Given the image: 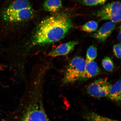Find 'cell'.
Here are the masks:
<instances>
[{
    "label": "cell",
    "instance_id": "cell-9",
    "mask_svg": "<svg viewBox=\"0 0 121 121\" xmlns=\"http://www.w3.org/2000/svg\"><path fill=\"white\" fill-rule=\"evenodd\" d=\"M100 72L97 63L94 61H86L84 72L79 80L80 82L86 81L96 76Z\"/></svg>",
    "mask_w": 121,
    "mask_h": 121
},
{
    "label": "cell",
    "instance_id": "cell-17",
    "mask_svg": "<svg viewBox=\"0 0 121 121\" xmlns=\"http://www.w3.org/2000/svg\"><path fill=\"white\" fill-rule=\"evenodd\" d=\"M121 43L114 45L113 48V52L114 55L117 58H121Z\"/></svg>",
    "mask_w": 121,
    "mask_h": 121
},
{
    "label": "cell",
    "instance_id": "cell-11",
    "mask_svg": "<svg viewBox=\"0 0 121 121\" xmlns=\"http://www.w3.org/2000/svg\"><path fill=\"white\" fill-rule=\"evenodd\" d=\"M62 7L61 0H46L43 4L45 10L52 13H56Z\"/></svg>",
    "mask_w": 121,
    "mask_h": 121
},
{
    "label": "cell",
    "instance_id": "cell-10",
    "mask_svg": "<svg viewBox=\"0 0 121 121\" xmlns=\"http://www.w3.org/2000/svg\"><path fill=\"white\" fill-rule=\"evenodd\" d=\"M121 84L119 80L110 87L108 97L112 100L117 102H121Z\"/></svg>",
    "mask_w": 121,
    "mask_h": 121
},
{
    "label": "cell",
    "instance_id": "cell-8",
    "mask_svg": "<svg viewBox=\"0 0 121 121\" xmlns=\"http://www.w3.org/2000/svg\"><path fill=\"white\" fill-rule=\"evenodd\" d=\"M78 43L77 41H73L62 44L50 52L48 56L55 57L67 55L72 52Z\"/></svg>",
    "mask_w": 121,
    "mask_h": 121
},
{
    "label": "cell",
    "instance_id": "cell-7",
    "mask_svg": "<svg viewBox=\"0 0 121 121\" xmlns=\"http://www.w3.org/2000/svg\"><path fill=\"white\" fill-rule=\"evenodd\" d=\"M115 23L109 21L104 24L92 37L102 42H105L116 28Z\"/></svg>",
    "mask_w": 121,
    "mask_h": 121
},
{
    "label": "cell",
    "instance_id": "cell-13",
    "mask_svg": "<svg viewBox=\"0 0 121 121\" xmlns=\"http://www.w3.org/2000/svg\"><path fill=\"white\" fill-rule=\"evenodd\" d=\"M98 26L97 22L95 21H90L82 25L81 29L82 31L86 32H92L96 31Z\"/></svg>",
    "mask_w": 121,
    "mask_h": 121
},
{
    "label": "cell",
    "instance_id": "cell-12",
    "mask_svg": "<svg viewBox=\"0 0 121 121\" xmlns=\"http://www.w3.org/2000/svg\"><path fill=\"white\" fill-rule=\"evenodd\" d=\"M84 118L85 121H118L92 112L86 113L84 116Z\"/></svg>",
    "mask_w": 121,
    "mask_h": 121
},
{
    "label": "cell",
    "instance_id": "cell-3",
    "mask_svg": "<svg viewBox=\"0 0 121 121\" xmlns=\"http://www.w3.org/2000/svg\"><path fill=\"white\" fill-rule=\"evenodd\" d=\"M34 10L27 0H15L4 10L2 18L10 23L24 22L31 19Z\"/></svg>",
    "mask_w": 121,
    "mask_h": 121
},
{
    "label": "cell",
    "instance_id": "cell-15",
    "mask_svg": "<svg viewBox=\"0 0 121 121\" xmlns=\"http://www.w3.org/2000/svg\"><path fill=\"white\" fill-rule=\"evenodd\" d=\"M102 64L103 67L106 70L111 72L114 69L112 60L108 57H106L102 60Z\"/></svg>",
    "mask_w": 121,
    "mask_h": 121
},
{
    "label": "cell",
    "instance_id": "cell-14",
    "mask_svg": "<svg viewBox=\"0 0 121 121\" xmlns=\"http://www.w3.org/2000/svg\"><path fill=\"white\" fill-rule=\"evenodd\" d=\"M97 49L95 46H90L88 49L86 61H94L97 56Z\"/></svg>",
    "mask_w": 121,
    "mask_h": 121
},
{
    "label": "cell",
    "instance_id": "cell-4",
    "mask_svg": "<svg viewBox=\"0 0 121 121\" xmlns=\"http://www.w3.org/2000/svg\"><path fill=\"white\" fill-rule=\"evenodd\" d=\"M86 60L79 56L74 57L66 67L63 80L65 84L79 81L84 70Z\"/></svg>",
    "mask_w": 121,
    "mask_h": 121
},
{
    "label": "cell",
    "instance_id": "cell-1",
    "mask_svg": "<svg viewBox=\"0 0 121 121\" xmlns=\"http://www.w3.org/2000/svg\"><path fill=\"white\" fill-rule=\"evenodd\" d=\"M71 18L65 12L57 13L42 20L32 38L31 45L43 46L64 38L73 27Z\"/></svg>",
    "mask_w": 121,
    "mask_h": 121
},
{
    "label": "cell",
    "instance_id": "cell-16",
    "mask_svg": "<svg viewBox=\"0 0 121 121\" xmlns=\"http://www.w3.org/2000/svg\"><path fill=\"white\" fill-rule=\"evenodd\" d=\"M107 0H79L83 5L87 6H95L101 5L105 3Z\"/></svg>",
    "mask_w": 121,
    "mask_h": 121
},
{
    "label": "cell",
    "instance_id": "cell-5",
    "mask_svg": "<svg viewBox=\"0 0 121 121\" xmlns=\"http://www.w3.org/2000/svg\"><path fill=\"white\" fill-rule=\"evenodd\" d=\"M121 3L113 1L103 6L96 13L99 20H110L115 23L121 21Z\"/></svg>",
    "mask_w": 121,
    "mask_h": 121
},
{
    "label": "cell",
    "instance_id": "cell-2",
    "mask_svg": "<svg viewBox=\"0 0 121 121\" xmlns=\"http://www.w3.org/2000/svg\"><path fill=\"white\" fill-rule=\"evenodd\" d=\"M0 121H52L45 110L41 92L24 97L17 107Z\"/></svg>",
    "mask_w": 121,
    "mask_h": 121
},
{
    "label": "cell",
    "instance_id": "cell-18",
    "mask_svg": "<svg viewBox=\"0 0 121 121\" xmlns=\"http://www.w3.org/2000/svg\"><path fill=\"white\" fill-rule=\"evenodd\" d=\"M121 30L120 28V31H119V33L118 35V36L117 37L118 40L119 41H120V42H121Z\"/></svg>",
    "mask_w": 121,
    "mask_h": 121
},
{
    "label": "cell",
    "instance_id": "cell-6",
    "mask_svg": "<svg viewBox=\"0 0 121 121\" xmlns=\"http://www.w3.org/2000/svg\"><path fill=\"white\" fill-rule=\"evenodd\" d=\"M111 86L105 78L96 80L88 86L87 93L91 96L95 98L108 97Z\"/></svg>",
    "mask_w": 121,
    "mask_h": 121
}]
</instances>
